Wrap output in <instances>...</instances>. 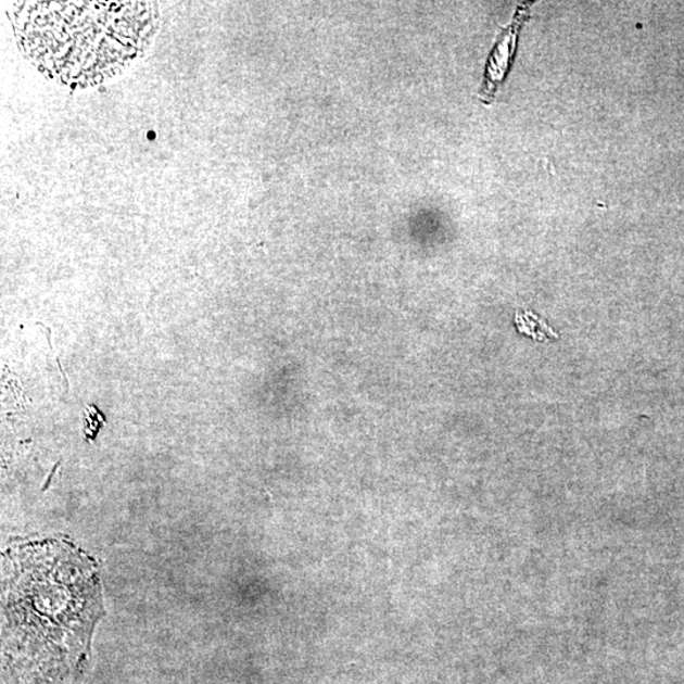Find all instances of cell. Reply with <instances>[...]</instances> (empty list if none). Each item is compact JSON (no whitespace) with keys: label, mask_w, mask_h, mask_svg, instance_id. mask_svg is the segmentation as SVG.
I'll list each match as a JSON object with an SVG mask.
<instances>
[{"label":"cell","mask_w":684,"mask_h":684,"mask_svg":"<svg viewBox=\"0 0 684 684\" xmlns=\"http://www.w3.org/2000/svg\"><path fill=\"white\" fill-rule=\"evenodd\" d=\"M516 325L519 327L520 332L528 334V337L536 340H545L549 338H557L550 327H547L543 319H540L531 312H523V314H517Z\"/></svg>","instance_id":"cell-3"},{"label":"cell","mask_w":684,"mask_h":684,"mask_svg":"<svg viewBox=\"0 0 684 684\" xmlns=\"http://www.w3.org/2000/svg\"><path fill=\"white\" fill-rule=\"evenodd\" d=\"M12 20L27 58L50 78L90 86L139 58L156 28V7L141 2H22Z\"/></svg>","instance_id":"cell-1"},{"label":"cell","mask_w":684,"mask_h":684,"mask_svg":"<svg viewBox=\"0 0 684 684\" xmlns=\"http://www.w3.org/2000/svg\"><path fill=\"white\" fill-rule=\"evenodd\" d=\"M528 15L529 5H520L515 14L511 26L501 35L496 48H494L491 53L489 64H486L481 93H479V97H481L484 103L492 102L501 81L505 78L509 64L512 63L517 38H519L521 25L527 21Z\"/></svg>","instance_id":"cell-2"}]
</instances>
